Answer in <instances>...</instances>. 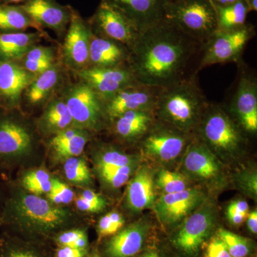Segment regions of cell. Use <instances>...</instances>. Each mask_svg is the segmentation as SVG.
Returning a JSON list of instances; mask_svg holds the SVG:
<instances>
[{"mask_svg": "<svg viewBox=\"0 0 257 257\" xmlns=\"http://www.w3.org/2000/svg\"><path fill=\"white\" fill-rule=\"evenodd\" d=\"M40 127L46 135H56L67 128L74 127L63 98L51 101L40 119Z\"/></svg>", "mask_w": 257, "mask_h": 257, "instance_id": "4316f807", "label": "cell"}, {"mask_svg": "<svg viewBox=\"0 0 257 257\" xmlns=\"http://www.w3.org/2000/svg\"><path fill=\"white\" fill-rule=\"evenodd\" d=\"M143 151L162 162L177 159L190 143L189 134L157 119L141 140Z\"/></svg>", "mask_w": 257, "mask_h": 257, "instance_id": "ba28073f", "label": "cell"}, {"mask_svg": "<svg viewBox=\"0 0 257 257\" xmlns=\"http://www.w3.org/2000/svg\"><path fill=\"white\" fill-rule=\"evenodd\" d=\"M0 225H1V221H0Z\"/></svg>", "mask_w": 257, "mask_h": 257, "instance_id": "6f0895ef", "label": "cell"}, {"mask_svg": "<svg viewBox=\"0 0 257 257\" xmlns=\"http://www.w3.org/2000/svg\"><path fill=\"white\" fill-rule=\"evenodd\" d=\"M81 197L86 199L88 202L94 203V204H99L102 207H106V202L104 198L101 197L99 194L90 190V189H86L84 192L81 193Z\"/></svg>", "mask_w": 257, "mask_h": 257, "instance_id": "bcb514c9", "label": "cell"}, {"mask_svg": "<svg viewBox=\"0 0 257 257\" xmlns=\"http://www.w3.org/2000/svg\"><path fill=\"white\" fill-rule=\"evenodd\" d=\"M21 7L41 28L57 33L62 34L70 20L71 8L62 6L55 0H27Z\"/></svg>", "mask_w": 257, "mask_h": 257, "instance_id": "ffe728a7", "label": "cell"}, {"mask_svg": "<svg viewBox=\"0 0 257 257\" xmlns=\"http://www.w3.org/2000/svg\"><path fill=\"white\" fill-rule=\"evenodd\" d=\"M47 199L55 205L67 204L73 201L74 193L67 184L57 178H52V187L47 194Z\"/></svg>", "mask_w": 257, "mask_h": 257, "instance_id": "74e56055", "label": "cell"}, {"mask_svg": "<svg viewBox=\"0 0 257 257\" xmlns=\"http://www.w3.org/2000/svg\"><path fill=\"white\" fill-rule=\"evenodd\" d=\"M35 77L13 61H0V95L8 105H18L23 91Z\"/></svg>", "mask_w": 257, "mask_h": 257, "instance_id": "7402d4cb", "label": "cell"}, {"mask_svg": "<svg viewBox=\"0 0 257 257\" xmlns=\"http://www.w3.org/2000/svg\"><path fill=\"white\" fill-rule=\"evenodd\" d=\"M27 0H0V4L11 5L25 3Z\"/></svg>", "mask_w": 257, "mask_h": 257, "instance_id": "f5cc1de1", "label": "cell"}, {"mask_svg": "<svg viewBox=\"0 0 257 257\" xmlns=\"http://www.w3.org/2000/svg\"><path fill=\"white\" fill-rule=\"evenodd\" d=\"M96 170L99 177L119 167L137 163L138 157L128 155L112 147H104L95 157Z\"/></svg>", "mask_w": 257, "mask_h": 257, "instance_id": "1f68e13d", "label": "cell"}, {"mask_svg": "<svg viewBox=\"0 0 257 257\" xmlns=\"http://www.w3.org/2000/svg\"><path fill=\"white\" fill-rule=\"evenodd\" d=\"M184 167L189 175L200 180H214L221 175L220 163L214 152L197 139H193L187 147Z\"/></svg>", "mask_w": 257, "mask_h": 257, "instance_id": "ac0fdd59", "label": "cell"}, {"mask_svg": "<svg viewBox=\"0 0 257 257\" xmlns=\"http://www.w3.org/2000/svg\"><path fill=\"white\" fill-rule=\"evenodd\" d=\"M60 67L53 65L37 76L26 89V97L30 104L37 105L45 100L57 87L60 79Z\"/></svg>", "mask_w": 257, "mask_h": 257, "instance_id": "83f0119b", "label": "cell"}, {"mask_svg": "<svg viewBox=\"0 0 257 257\" xmlns=\"http://www.w3.org/2000/svg\"><path fill=\"white\" fill-rule=\"evenodd\" d=\"M76 206L79 211H84L87 213H98L102 211L104 209L102 206L99 204H94L90 202H88L86 199H83L80 196L76 199Z\"/></svg>", "mask_w": 257, "mask_h": 257, "instance_id": "f6af8a7d", "label": "cell"}, {"mask_svg": "<svg viewBox=\"0 0 257 257\" xmlns=\"http://www.w3.org/2000/svg\"><path fill=\"white\" fill-rule=\"evenodd\" d=\"M24 60L32 61H54L53 50L50 47L34 46L24 56Z\"/></svg>", "mask_w": 257, "mask_h": 257, "instance_id": "b9f144b4", "label": "cell"}, {"mask_svg": "<svg viewBox=\"0 0 257 257\" xmlns=\"http://www.w3.org/2000/svg\"><path fill=\"white\" fill-rule=\"evenodd\" d=\"M235 122L243 131H257V81L254 76L242 72L230 104Z\"/></svg>", "mask_w": 257, "mask_h": 257, "instance_id": "4fadbf2b", "label": "cell"}, {"mask_svg": "<svg viewBox=\"0 0 257 257\" xmlns=\"http://www.w3.org/2000/svg\"><path fill=\"white\" fill-rule=\"evenodd\" d=\"M87 130L71 127L56 134L50 141L54 156L58 161L79 157L89 140Z\"/></svg>", "mask_w": 257, "mask_h": 257, "instance_id": "d4e9b609", "label": "cell"}, {"mask_svg": "<svg viewBox=\"0 0 257 257\" xmlns=\"http://www.w3.org/2000/svg\"><path fill=\"white\" fill-rule=\"evenodd\" d=\"M164 19L202 44L217 30L216 11L211 0H170Z\"/></svg>", "mask_w": 257, "mask_h": 257, "instance_id": "277c9868", "label": "cell"}, {"mask_svg": "<svg viewBox=\"0 0 257 257\" xmlns=\"http://www.w3.org/2000/svg\"><path fill=\"white\" fill-rule=\"evenodd\" d=\"M204 44L168 20L140 32L130 50L128 66L138 82L165 88L197 77Z\"/></svg>", "mask_w": 257, "mask_h": 257, "instance_id": "6da1fadb", "label": "cell"}, {"mask_svg": "<svg viewBox=\"0 0 257 257\" xmlns=\"http://www.w3.org/2000/svg\"><path fill=\"white\" fill-rule=\"evenodd\" d=\"M74 127L87 131H99L105 121L102 101L84 83L74 84L63 98Z\"/></svg>", "mask_w": 257, "mask_h": 257, "instance_id": "52a82bcc", "label": "cell"}, {"mask_svg": "<svg viewBox=\"0 0 257 257\" xmlns=\"http://www.w3.org/2000/svg\"><path fill=\"white\" fill-rule=\"evenodd\" d=\"M93 32L76 10L71 8L69 26L64 40L63 56L66 63L77 72L89 65V46Z\"/></svg>", "mask_w": 257, "mask_h": 257, "instance_id": "7c38bea8", "label": "cell"}, {"mask_svg": "<svg viewBox=\"0 0 257 257\" xmlns=\"http://www.w3.org/2000/svg\"><path fill=\"white\" fill-rule=\"evenodd\" d=\"M130 50L114 40L92 34L89 46V67L116 68L128 66Z\"/></svg>", "mask_w": 257, "mask_h": 257, "instance_id": "44dd1931", "label": "cell"}, {"mask_svg": "<svg viewBox=\"0 0 257 257\" xmlns=\"http://www.w3.org/2000/svg\"><path fill=\"white\" fill-rule=\"evenodd\" d=\"M246 224L248 230L253 234H256L257 233V211L254 210L248 213L247 218H246Z\"/></svg>", "mask_w": 257, "mask_h": 257, "instance_id": "f907efd6", "label": "cell"}, {"mask_svg": "<svg viewBox=\"0 0 257 257\" xmlns=\"http://www.w3.org/2000/svg\"><path fill=\"white\" fill-rule=\"evenodd\" d=\"M155 183L165 194L182 192L188 189L189 185L185 176L165 170L159 172Z\"/></svg>", "mask_w": 257, "mask_h": 257, "instance_id": "d590c367", "label": "cell"}, {"mask_svg": "<svg viewBox=\"0 0 257 257\" xmlns=\"http://www.w3.org/2000/svg\"><path fill=\"white\" fill-rule=\"evenodd\" d=\"M254 35L253 27L248 25L228 31L217 30L204 44L199 71L214 64L239 62L245 47Z\"/></svg>", "mask_w": 257, "mask_h": 257, "instance_id": "8992f818", "label": "cell"}, {"mask_svg": "<svg viewBox=\"0 0 257 257\" xmlns=\"http://www.w3.org/2000/svg\"><path fill=\"white\" fill-rule=\"evenodd\" d=\"M157 118L153 109L126 111L111 121L114 133L128 143L141 141Z\"/></svg>", "mask_w": 257, "mask_h": 257, "instance_id": "cb8c5ba5", "label": "cell"}, {"mask_svg": "<svg viewBox=\"0 0 257 257\" xmlns=\"http://www.w3.org/2000/svg\"><path fill=\"white\" fill-rule=\"evenodd\" d=\"M204 257H231L224 243L217 236L211 238L205 248Z\"/></svg>", "mask_w": 257, "mask_h": 257, "instance_id": "60d3db41", "label": "cell"}, {"mask_svg": "<svg viewBox=\"0 0 257 257\" xmlns=\"http://www.w3.org/2000/svg\"><path fill=\"white\" fill-rule=\"evenodd\" d=\"M162 88L138 82L102 101L105 119L111 121L126 111L155 109Z\"/></svg>", "mask_w": 257, "mask_h": 257, "instance_id": "30bf717a", "label": "cell"}, {"mask_svg": "<svg viewBox=\"0 0 257 257\" xmlns=\"http://www.w3.org/2000/svg\"><path fill=\"white\" fill-rule=\"evenodd\" d=\"M248 7H249L250 12L257 10V0H248Z\"/></svg>", "mask_w": 257, "mask_h": 257, "instance_id": "db71d44e", "label": "cell"}, {"mask_svg": "<svg viewBox=\"0 0 257 257\" xmlns=\"http://www.w3.org/2000/svg\"><path fill=\"white\" fill-rule=\"evenodd\" d=\"M137 163L119 167L101 176L103 182L112 189H119L128 182L136 169Z\"/></svg>", "mask_w": 257, "mask_h": 257, "instance_id": "f35d334b", "label": "cell"}, {"mask_svg": "<svg viewBox=\"0 0 257 257\" xmlns=\"http://www.w3.org/2000/svg\"><path fill=\"white\" fill-rule=\"evenodd\" d=\"M64 172L71 183L86 187L92 183V175L85 161L79 157L64 161Z\"/></svg>", "mask_w": 257, "mask_h": 257, "instance_id": "d6a6232c", "label": "cell"}, {"mask_svg": "<svg viewBox=\"0 0 257 257\" xmlns=\"http://www.w3.org/2000/svg\"><path fill=\"white\" fill-rule=\"evenodd\" d=\"M245 180L242 181L243 184H245V187L247 189L248 192L251 193L253 195L256 196L257 184H256V174H251L243 177Z\"/></svg>", "mask_w": 257, "mask_h": 257, "instance_id": "c3c4849f", "label": "cell"}, {"mask_svg": "<svg viewBox=\"0 0 257 257\" xmlns=\"http://www.w3.org/2000/svg\"><path fill=\"white\" fill-rule=\"evenodd\" d=\"M204 199V194L201 191L188 188L161 196L155 204V210L162 224L173 225L202 206Z\"/></svg>", "mask_w": 257, "mask_h": 257, "instance_id": "9a60e30c", "label": "cell"}, {"mask_svg": "<svg viewBox=\"0 0 257 257\" xmlns=\"http://www.w3.org/2000/svg\"><path fill=\"white\" fill-rule=\"evenodd\" d=\"M87 234L85 229H65L54 236L52 239L57 246H72L79 238Z\"/></svg>", "mask_w": 257, "mask_h": 257, "instance_id": "ab89813d", "label": "cell"}, {"mask_svg": "<svg viewBox=\"0 0 257 257\" xmlns=\"http://www.w3.org/2000/svg\"><path fill=\"white\" fill-rule=\"evenodd\" d=\"M125 203L133 212H140L155 205V181L150 169L144 167L137 171L126 187Z\"/></svg>", "mask_w": 257, "mask_h": 257, "instance_id": "603a6c76", "label": "cell"}, {"mask_svg": "<svg viewBox=\"0 0 257 257\" xmlns=\"http://www.w3.org/2000/svg\"><path fill=\"white\" fill-rule=\"evenodd\" d=\"M201 140L224 155H235L244 145L242 128L219 106L208 104L198 126Z\"/></svg>", "mask_w": 257, "mask_h": 257, "instance_id": "5b68a950", "label": "cell"}, {"mask_svg": "<svg viewBox=\"0 0 257 257\" xmlns=\"http://www.w3.org/2000/svg\"><path fill=\"white\" fill-rule=\"evenodd\" d=\"M77 72L82 82L89 86L101 101L138 82L128 66L116 68L88 67Z\"/></svg>", "mask_w": 257, "mask_h": 257, "instance_id": "5bb4252c", "label": "cell"}, {"mask_svg": "<svg viewBox=\"0 0 257 257\" xmlns=\"http://www.w3.org/2000/svg\"><path fill=\"white\" fill-rule=\"evenodd\" d=\"M72 221L68 209L23 190L10 197L0 216L1 225H10L32 239L52 238L67 229Z\"/></svg>", "mask_w": 257, "mask_h": 257, "instance_id": "7a4b0ae2", "label": "cell"}, {"mask_svg": "<svg viewBox=\"0 0 257 257\" xmlns=\"http://www.w3.org/2000/svg\"><path fill=\"white\" fill-rule=\"evenodd\" d=\"M52 178L46 170L37 169L23 177L21 185L27 192L41 196L50 192L52 187Z\"/></svg>", "mask_w": 257, "mask_h": 257, "instance_id": "836d02e7", "label": "cell"}, {"mask_svg": "<svg viewBox=\"0 0 257 257\" xmlns=\"http://www.w3.org/2000/svg\"><path fill=\"white\" fill-rule=\"evenodd\" d=\"M39 32H3L0 34V61L22 58L41 38Z\"/></svg>", "mask_w": 257, "mask_h": 257, "instance_id": "484cf974", "label": "cell"}, {"mask_svg": "<svg viewBox=\"0 0 257 257\" xmlns=\"http://www.w3.org/2000/svg\"><path fill=\"white\" fill-rule=\"evenodd\" d=\"M35 241L5 236L0 239V257H50Z\"/></svg>", "mask_w": 257, "mask_h": 257, "instance_id": "4dcf8cb0", "label": "cell"}, {"mask_svg": "<svg viewBox=\"0 0 257 257\" xmlns=\"http://www.w3.org/2000/svg\"><path fill=\"white\" fill-rule=\"evenodd\" d=\"M228 220L231 224L234 226H239L244 222L247 218L248 215L242 214H237V213L226 212Z\"/></svg>", "mask_w": 257, "mask_h": 257, "instance_id": "681fc988", "label": "cell"}, {"mask_svg": "<svg viewBox=\"0 0 257 257\" xmlns=\"http://www.w3.org/2000/svg\"><path fill=\"white\" fill-rule=\"evenodd\" d=\"M249 207L248 203L243 200L234 201L228 206L226 212L237 213L248 215Z\"/></svg>", "mask_w": 257, "mask_h": 257, "instance_id": "7dc6e473", "label": "cell"}, {"mask_svg": "<svg viewBox=\"0 0 257 257\" xmlns=\"http://www.w3.org/2000/svg\"><path fill=\"white\" fill-rule=\"evenodd\" d=\"M215 221L214 207L209 204H202V207L189 214L176 235L174 239L176 246L185 254H195L211 234Z\"/></svg>", "mask_w": 257, "mask_h": 257, "instance_id": "8fae6325", "label": "cell"}, {"mask_svg": "<svg viewBox=\"0 0 257 257\" xmlns=\"http://www.w3.org/2000/svg\"><path fill=\"white\" fill-rule=\"evenodd\" d=\"M33 138L29 128L11 116H0V161L9 162L28 155Z\"/></svg>", "mask_w": 257, "mask_h": 257, "instance_id": "2e32d148", "label": "cell"}, {"mask_svg": "<svg viewBox=\"0 0 257 257\" xmlns=\"http://www.w3.org/2000/svg\"><path fill=\"white\" fill-rule=\"evenodd\" d=\"M213 4L218 5V6H227V5H232L239 0H211Z\"/></svg>", "mask_w": 257, "mask_h": 257, "instance_id": "816d5d0a", "label": "cell"}, {"mask_svg": "<svg viewBox=\"0 0 257 257\" xmlns=\"http://www.w3.org/2000/svg\"><path fill=\"white\" fill-rule=\"evenodd\" d=\"M54 64V61H32L23 60L24 68L29 72L35 75V77L40 75L50 69Z\"/></svg>", "mask_w": 257, "mask_h": 257, "instance_id": "7bdbcfd3", "label": "cell"}, {"mask_svg": "<svg viewBox=\"0 0 257 257\" xmlns=\"http://www.w3.org/2000/svg\"><path fill=\"white\" fill-rule=\"evenodd\" d=\"M30 28L41 30V27L23 9L21 5L0 4V31L22 32Z\"/></svg>", "mask_w": 257, "mask_h": 257, "instance_id": "f546056e", "label": "cell"}, {"mask_svg": "<svg viewBox=\"0 0 257 257\" xmlns=\"http://www.w3.org/2000/svg\"><path fill=\"white\" fill-rule=\"evenodd\" d=\"M87 257H101L99 255L96 254V253H94V254L87 255Z\"/></svg>", "mask_w": 257, "mask_h": 257, "instance_id": "9f6ffc18", "label": "cell"}, {"mask_svg": "<svg viewBox=\"0 0 257 257\" xmlns=\"http://www.w3.org/2000/svg\"><path fill=\"white\" fill-rule=\"evenodd\" d=\"M208 104L194 77L162 88L154 111L157 119L190 134L199 126Z\"/></svg>", "mask_w": 257, "mask_h": 257, "instance_id": "3957f363", "label": "cell"}, {"mask_svg": "<svg viewBox=\"0 0 257 257\" xmlns=\"http://www.w3.org/2000/svg\"><path fill=\"white\" fill-rule=\"evenodd\" d=\"M140 257H162L160 253L155 251H150L148 252L143 253Z\"/></svg>", "mask_w": 257, "mask_h": 257, "instance_id": "11a10c76", "label": "cell"}, {"mask_svg": "<svg viewBox=\"0 0 257 257\" xmlns=\"http://www.w3.org/2000/svg\"><path fill=\"white\" fill-rule=\"evenodd\" d=\"M121 12L140 32L156 25L165 17L170 0H104Z\"/></svg>", "mask_w": 257, "mask_h": 257, "instance_id": "e0dca14e", "label": "cell"}, {"mask_svg": "<svg viewBox=\"0 0 257 257\" xmlns=\"http://www.w3.org/2000/svg\"><path fill=\"white\" fill-rule=\"evenodd\" d=\"M213 5L216 11L218 31L235 30L246 25V16L250 12L248 0H239L224 7Z\"/></svg>", "mask_w": 257, "mask_h": 257, "instance_id": "f1b7e54d", "label": "cell"}, {"mask_svg": "<svg viewBox=\"0 0 257 257\" xmlns=\"http://www.w3.org/2000/svg\"><path fill=\"white\" fill-rule=\"evenodd\" d=\"M89 249H82L71 246H57L55 257H87Z\"/></svg>", "mask_w": 257, "mask_h": 257, "instance_id": "ee69618b", "label": "cell"}, {"mask_svg": "<svg viewBox=\"0 0 257 257\" xmlns=\"http://www.w3.org/2000/svg\"><path fill=\"white\" fill-rule=\"evenodd\" d=\"M89 23L94 35L119 42L130 50L140 35L126 16L104 0H101Z\"/></svg>", "mask_w": 257, "mask_h": 257, "instance_id": "9c48e42d", "label": "cell"}, {"mask_svg": "<svg viewBox=\"0 0 257 257\" xmlns=\"http://www.w3.org/2000/svg\"><path fill=\"white\" fill-rule=\"evenodd\" d=\"M125 223L124 217L117 211H111L99 220L96 230L99 239L113 236L122 229Z\"/></svg>", "mask_w": 257, "mask_h": 257, "instance_id": "8d00e7d4", "label": "cell"}, {"mask_svg": "<svg viewBox=\"0 0 257 257\" xmlns=\"http://www.w3.org/2000/svg\"><path fill=\"white\" fill-rule=\"evenodd\" d=\"M216 236L224 243L231 257H246L251 251V244L246 238L225 229H219Z\"/></svg>", "mask_w": 257, "mask_h": 257, "instance_id": "e575fe53", "label": "cell"}, {"mask_svg": "<svg viewBox=\"0 0 257 257\" xmlns=\"http://www.w3.org/2000/svg\"><path fill=\"white\" fill-rule=\"evenodd\" d=\"M149 225L146 221H139L128 225L111 236L104 245L106 257H134L143 248Z\"/></svg>", "mask_w": 257, "mask_h": 257, "instance_id": "d6986e66", "label": "cell"}]
</instances>
